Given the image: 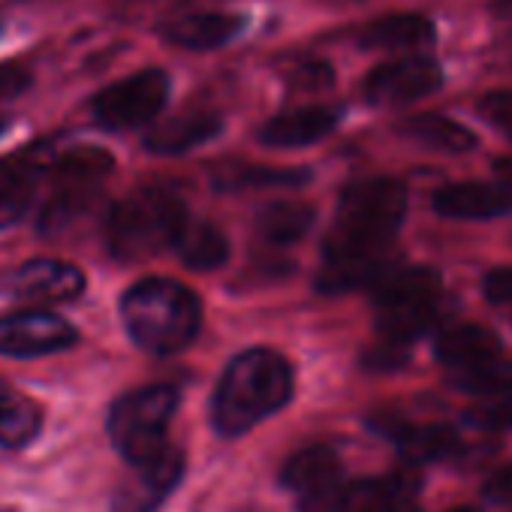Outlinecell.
<instances>
[{
  "instance_id": "6da1fadb",
  "label": "cell",
  "mask_w": 512,
  "mask_h": 512,
  "mask_svg": "<svg viewBox=\"0 0 512 512\" xmlns=\"http://www.w3.org/2000/svg\"><path fill=\"white\" fill-rule=\"evenodd\" d=\"M293 398L290 362L266 347L235 356L211 398V422L220 437H241L275 416Z\"/></svg>"
},
{
  "instance_id": "7a4b0ae2",
  "label": "cell",
  "mask_w": 512,
  "mask_h": 512,
  "mask_svg": "<svg viewBox=\"0 0 512 512\" xmlns=\"http://www.w3.org/2000/svg\"><path fill=\"white\" fill-rule=\"evenodd\" d=\"M407 214V190L395 178H365L344 190L335 226L326 235V260L392 253V238Z\"/></svg>"
},
{
  "instance_id": "3957f363",
  "label": "cell",
  "mask_w": 512,
  "mask_h": 512,
  "mask_svg": "<svg viewBox=\"0 0 512 512\" xmlns=\"http://www.w3.org/2000/svg\"><path fill=\"white\" fill-rule=\"evenodd\" d=\"M121 320L136 347L172 356L196 341L202 329V305L184 284L148 278L124 293Z\"/></svg>"
},
{
  "instance_id": "277c9868",
  "label": "cell",
  "mask_w": 512,
  "mask_h": 512,
  "mask_svg": "<svg viewBox=\"0 0 512 512\" xmlns=\"http://www.w3.org/2000/svg\"><path fill=\"white\" fill-rule=\"evenodd\" d=\"M187 226L184 202L163 187H145L109 214V250L115 260L142 263L175 247L181 229Z\"/></svg>"
},
{
  "instance_id": "5b68a950",
  "label": "cell",
  "mask_w": 512,
  "mask_h": 512,
  "mask_svg": "<svg viewBox=\"0 0 512 512\" xmlns=\"http://www.w3.org/2000/svg\"><path fill=\"white\" fill-rule=\"evenodd\" d=\"M178 401V389L166 383L136 389L115 401L109 413V437L124 461L139 464L169 446L166 428L178 410Z\"/></svg>"
},
{
  "instance_id": "8992f818",
  "label": "cell",
  "mask_w": 512,
  "mask_h": 512,
  "mask_svg": "<svg viewBox=\"0 0 512 512\" xmlns=\"http://www.w3.org/2000/svg\"><path fill=\"white\" fill-rule=\"evenodd\" d=\"M112 166H115L112 154L103 148H94V145H82V148L61 154L58 163L52 166L55 190L43 208L40 229L46 235H55L64 226H70L76 217H82L88 211V205L94 202L100 184L112 172Z\"/></svg>"
},
{
  "instance_id": "52a82bcc",
  "label": "cell",
  "mask_w": 512,
  "mask_h": 512,
  "mask_svg": "<svg viewBox=\"0 0 512 512\" xmlns=\"http://www.w3.org/2000/svg\"><path fill=\"white\" fill-rule=\"evenodd\" d=\"M169 100V79L163 70H142L121 79L94 97V118L106 130H136L154 121Z\"/></svg>"
},
{
  "instance_id": "ba28073f",
  "label": "cell",
  "mask_w": 512,
  "mask_h": 512,
  "mask_svg": "<svg viewBox=\"0 0 512 512\" xmlns=\"http://www.w3.org/2000/svg\"><path fill=\"white\" fill-rule=\"evenodd\" d=\"M443 88V70L434 58L425 55H407L395 58L389 64H380L368 73L362 94L371 106H410L416 100H425Z\"/></svg>"
},
{
  "instance_id": "9c48e42d",
  "label": "cell",
  "mask_w": 512,
  "mask_h": 512,
  "mask_svg": "<svg viewBox=\"0 0 512 512\" xmlns=\"http://www.w3.org/2000/svg\"><path fill=\"white\" fill-rule=\"evenodd\" d=\"M79 341V332L58 314L46 308H31L0 317V356L37 359L70 350Z\"/></svg>"
},
{
  "instance_id": "30bf717a",
  "label": "cell",
  "mask_w": 512,
  "mask_h": 512,
  "mask_svg": "<svg viewBox=\"0 0 512 512\" xmlns=\"http://www.w3.org/2000/svg\"><path fill=\"white\" fill-rule=\"evenodd\" d=\"M184 473V455L175 446L130 464V473L115 491L112 512H157L160 503L175 491Z\"/></svg>"
},
{
  "instance_id": "8fae6325",
  "label": "cell",
  "mask_w": 512,
  "mask_h": 512,
  "mask_svg": "<svg viewBox=\"0 0 512 512\" xmlns=\"http://www.w3.org/2000/svg\"><path fill=\"white\" fill-rule=\"evenodd\" d=\"M82 290H85L82 269L61 260H31L13 278V293L34 305H64L79 299Z\"/></svg>"
},
{
  "instance_id": "7c38bea8",
  "label": "cell",
  "mask_w": 512,
  "mask_h": 512,
  "mask_svg": "<svg viewBox=\"0 0 512 512\" xmlns=\"http://www.w3.org/2000/svg\"><path fill=\"white\" fill-rule=\"evenodd\" d=\"M434 211L449 220H488L512 211V184L461 181L434 193Z\"/></svg>"
},
{
  "instance_id": "4fadbf2b",
  "label": "cell",
  "mask_w": 512,
  "mask_h": 512,
  "mask_svg": "<svg viewBox=\"0 0 512 512\" xmlns=\"http://www.w3.org/2000/svg\"><path fill=\"white\" fill-rule=\"evenodd\" d=\"M341 121V109L332 106H305L284 115H275L260 127V142L269 148H305L326 139Z\"/></svg>"
},
{
  "instance_id": "5bb4252c",
  "label": "cell",
  "mask_w": 512,
  "mask_h": 512,
  "mask_svg": "<svg viewBox=\"0 0 512 512\" xmlns=\"http://www.w3.org/2000/svg\"><path fill=\"white\" fill-rule=\"evenodd\" d=\"M244 31V19L235 13H187L163 25V40L190 49V52H211L229 46Z\"/></svg>"
},
{
  "instance_id": "9a60e30c",
  "label": "cell",
  "mask_w": 512,
  "mask_h": 512,
  "mask_svg": "<svg viewBox=\"0 0 512 512\" xmlns=\"http://www.w3.org/2000/svg\"><path fill=\"white\" fill-rule=\"evenodd\" d=\"M437 37V28L422 13H392L383 19H374L359 31V46L374 52H410L431 46Z\"/></svg>"
},
{
  "instance_id": "2e32d148",
  "label": "cell",
  "mask_w": 512,
  "mask_h": 512,
  "mask_svg": "<svg viewBox=\"0 0 512 512\" xmlns=\"http://www.w3.org/2000/svg\"><path fill=\"white\" fill-rule=\"evenodd\" d=\"M223 130V118L214 112H184L169 118L166 124L154 127L145 136V148L151 154H184L211 142Z\"/></svg>"
},
{
  "instance_id": "e0dca14e",
  "label": "cell",
  "mask_w": 512,
  "mask_h": 512,
  "mask_svg": "<svg viewBox=\"0 0 512 512\" xmlns=\"http://www.w3.org/2000/svg\"><path fill=\"white\" fill-rule=\"evenodd\" d=\"M449 311H452V302H446L443 296L419 302V305H407V308L377 311V332L386 344L407 347L419 335H428L437 326H443Z\"/></svg>"
},
{
  "instance_id": "ac0fdd59",
  "label": "cell",
  "mask_w": 512,
  "mask_h": 512,
  "mask_svg": "<svg viewBox=\"0 0 512 512\" xmlns=\"http://www.w3.org/2000/svg\"><path fill=\"white\" fill-rule=\"evenodd\" d=\"M440 275L428 266H410V269H392L389 275H383L371 290L377 311H392V308H407V305H419L428 299L440 296Z\"/></svg>"
},
{
  "instance_id": "d6986e66",
  "label": "cell",
  "mask_w": 512,
  "mask_h": 512,
  "mask_svg": "<svg viewBox=\"0 0 512 512\" xmlns=\"http://www.w3.org/2000/svg\"><path fill=\"white\" fill-rule=\"evenodd\" d=\"M434 350L443 365L467 371V368L494 362L500 356V338L485 326H455V329L440 332Z\"/></svg>"
},
{
  "instance_id": "ffe728a7",
  "label": "cell",
  "mask_w": 512,
  "mask_h": 512,
  "mask_svg": "<svg viewBox=\"0 0 512 512\" xmlns=\"http://www.w3.org/2000/svg\"><path fill=\"white\" fill-rule=\"evenodd\" d=\"M341 479H344L341 461H338L335 449H329V446H308V449L296 452L284 464V473H281L284 488L296 491L299 500L308 494H317V491H323Z\"/></svg>"
},
{
  "instance_id": "44dd1931",
  "label": "cell",
  "mask_w": 512,
  "mask_h": 512,
  "mask_svg": "<svg viewBox=\"0 0 512 512\" xmlns=\"http://www.w3.org/2000/svg\"><path fill=\"white\" fill-rule=\"evenodd\" d=\"M407 139L431 148V151H443V154H464L476 148V136L473 130H467L464 124H458L455 118L446 115H413L398 127Z\"/></svg>"
},
{
  "instance_id": "7402d4cb",
  "label": "cell",
  "mask_w": 512,
  "mask_h": 512,
  "mask_svg": "<svg viewBox=\"0 0 512 512\" xmlns=\"http://www.w3.org/2000/svg\"><path fill=\"white\" fill-rule=\"evenodd\" d=\"M43 416L40 407L13 389L7 380H0V446L19 449L28 446L40 434Z\"/></svg>"
},
{
  "instance_id": "603a6c76",
  "label": "cell",
  "mask_w": 512,
  "mask_h": 512,
  "mask_svg": "<svg viewBox=\"0 0 512 512\" xmlns=\"http://www.w3.org/2000/svg\"><path fill=\"white\" fill-rule=\"evenodd\" d=\"M175 250L181 256V263L196 269V272L220 269L229 260V241L211 223H190L187 220V226L181 229V235L175 241Z\"/></svg>"
},
{
  "instance_id": "cb8c5ba5",
  "label": "cell",
  "mask_w": 512,
  "mask_h": 512,
  "mask_svg": "<svg viewBox=\"0 0 512 512\" xmlns=\"http://www.w3.org/2000/svg\"><path fill=\"white\" fill-rule=\"evenodd\" d=\"M37 166L31 160H0V229L22 220L34 199Z\"/></svg>"
},
{
  "instance_id": "d4e9b609",
  "label": "cell",
  "mask_w": 512,
  "mask_h": 512,
  "mask_svg": "<svg viewBox=\"0 0 512 512\" xmlns=\"http://www.w3.org/2000/svg\"><path fill=\"white\" fill-rule=\"evenodd\" d=\"M311 223H314L311 205L296 202V199H281L260 211V223L256 226H260V238L266 244L287 247V244H296L299 238H305Z\"/></svg>"
},
{
  "instance_id": "484cf974",
  "label": "cell",
  "mask_w": 512,
  "mask_h": 512,
  "mask_svg": "<svg viewBox=\"0 0 512 512\" xmlns=\"http://www.w3.org/2000/svg\"><path fill=\"white\" fill-rule=\"evenodd\" d=\"M398 452L407 464H431L440 458H452L455 449L461 446L458 434L446 425H407L398 434Z\"/></svg>"
},
{
  "instance_id": "4316f807",
  "label": "cell",
  "mask_w": 512,
  "mask_h": 512,
  "mask_svg": "<svg viewBox=\"0 0 512 512\" xmlns=\"http://www.w3.org/2000/svg\"><path fill=\"white\" fill-rule=\"evenodd\" d=\"M308 169H269V166H238L217 178V187L241 190V187H299L308 184Z\"/></svg>"
},
{
  "instance_id": "83f0119b",
  "label": "cell",
  "mask_w": 512,
  "mask_h": 512,
  "mask_svg": "<svg viewBox=\"0 0 512 512\" xmlns=\"http://www.w3.org/2000/svg\"><path fill=\"white\" fill-rule=\"evenodd\" d=\"M452 389L464 395H509L512 392V362H485L452 377Z\"/></svg>"
},
{
  "instance_id": "f1b7e54d",
  "label": "cell",
  "mask_w": 512,
  "mask_h": 512,
  "mask_svg": "<svg viewBox=\"0 0 512 512\" xmlns=\"http://www.w3.org/2000/svg\"><path fill=\"white\" fill-rule=\"evenodd\" d=\"M467 425L479 428V431H503L512 428V392L509 395H497L479 407L467 410Z\"/></svg>"
},
{
  "instance_id": "f546056e",
  "label": "cell",
  "mask_w": 512,
  "mask_h": 512,
  "mask_svg": "<svg viewBox=\"0 0 512 512\" xmlns=\"http://www.w3.org/2000/svg\"><path fill=\"white\" fill-rule=\"evenodd\" d=\"M479 115L512 142V91H491L479 100Z\"/></svg>"
},
{
  "instance_id": "4dcf8cb0",
  "label": "cell",
  "mask_w": 512,
  "mask_h": 512,
  "mask_svg": "<svg viewBox=\"0 0 512 512\" xmlns=\"http://www.w3.org/2000/svg\"><path fill=\"white\" fill-rule=\"evenodd\" d=\"M299 91H323V88H332L335 82V73L326 61H311V64H302L293 79H290Z\"/></svg>"
},
{
  "instance_id": "1f68e13d",
  "label": "cell",
  "mask_w": 512,
  "mask_h": 512,
  "mask_svg": "<svg viewBox=\"0 0 512 512\" xmlns=\"http://www.w3.org/2000/svg\"><path fill=\"white\" fill-rule=\"evenodd\" d=\"M31 88V73L19 64H0V103L16 100Z\"/></svg>"
},
{
  "instance_id": "d6a6232c",
  "label": "cell",
  "mask_w": 512,
  "mask_h": 512,
  "mask_svg": "<svg viewBox=\"0 0 512 512\" xmlns=\"http://www.w3.org/2000/svg\"><path fill=\"white\" fill-rule=\"evenodd\" d=\"M497 449H500V446H497L494 440H482V443H476V446H458L455 455H452V461H455L461 470H473V467H482L485 461H491Z\"/></svg>"
},
{
  "instance_id": "836d02e7",
  "label": "cell",
  "mask_w": 512,
  "mask_h": 512,
  "mask_svg": "<svg viewBox=\"0 0 512 512\" xmlns=\"http://www.w3.org/2000/svg\"><path fill=\"white\" fill-rule=\"evenodd\" d=\"M407 362V350L404 347H398V344H380V347H374L368 356H365V365L368 368H380V371H392V368H401Z\"/></svg>"
},
{
  "instance_id": "e575fe53",
  "label": "cell",
  "mask_w": 512,
  "mask_h": 512,
  "mask_svg": "<svg viewBox=\"0 0 512 512\" xmlns=\"http://www.w3.org/2000/svg\"><path fill=\"white\" fill-rule=\"evenodd\" d=\"M485 296L494 305H512V269H494L485 278Z\"/></svg>"
},
{
  "instance_id": "d590c367",
  "label": "cell",
  "mask_w": 512,
  "mask_h": 512,
  "mask_svg": "<svg viewBox=\"0 0 512 512\" xmlns=\"http://www.w3.org/2000/svg\"><path fill=\"white\" fill-rule=\"evenodd\" d=\"M485 497L494 503H512V464L497 470L488 482H485Z\"/></svg>"
},
{
  "instance_id": "8d00e7d4",
  "label": "cell",
  "mask_w": 512,
  "mask_h": 512,
  "mask_svg": "<svg viewBox=\"0 0 512 512\" xmlns=\"http://www.w3.org/2000/svg\"><path fill=\"white\" fill-rule=\"evenodd\" d=\"M368 512H419V506L413 500H392V503H383V506H374Z\"/></svg>"
},
{
  "instance_id": "74e56055",
  "label": "cell",
  "mask_w": 512,
  "mask_h": 512,
  "mask_svg": "<svg viewBox=\"0 0 512 512\" xmlns=\"http://www.w3.org/2000/svg\"><path fill=\"white\" fill-rule=\"evenodd\" d=\"M494 16L497 19H506V22H512V0H494Z\"/></svg>"
},
{
  "instance_id": "f35d334b",
  "label": "cell",
  "mask_w": 512,
  "mask_h": 512,
  "mask_svg": "<svg viewBox=\"0 0 512 512\" xmlns=\"http://www.w3.org/2000/svg\"><path fill=\"white\" fill-rule=\"evenodd\" d=\"M494 169L503 175L506 184H512V160H500V163H494Z\"/></svg>"
},
{
  "instance_id": "ab89813d",
  "label": "cell",
  "mask_w": 512,
  "mask_h": 512,
  "mask_svg": "<svg viewBox=\"0 0 512 512\" xmlns=\"http://www.w3.org/2000/svg\"><path fill=\"white\" fill-rule=\"evenodd\" d=\"M7 127H10V121H7L4 115H0V136H4V133H7Z\"/></svg>"
},
{
  "instance_id": "60d3db41",
  "label": "cell",
  "mask_w": 512,
  "mask_h": 512,
  "mask_svg": "<svg viewBox=\"0 0 512 512\" xmlns=\"http://www.w3.org/2000/svg\"><path fill=\"white\" fill-rule=\"evenodd\" d=\"M455 512H482V509H476V506H461V509H455Z\"/></svg>"
}]
</instances>
